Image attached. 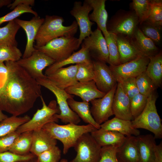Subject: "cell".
<instances>
[{
  "mask_svg": "<svg viewBox=\"0 0 162 162\" xmlns=\"http://www.w3.org/2000/svg\"><path fill=\"white\" fill-rule=\"evenodd\" d=\"M8 70L0 90V110L18 116L28 112L41 95V86L16 62H5Z\"/></svg>",
  "mask_w": 162,
  "mask_h": 162,
  "instance_id": "obj_1",
  "label": "cell"
},
{
  "mask_svg": "<svg viewBox=\"0 0 162 162\" xmlns=\"http://www.w3.org/2000/svg\"><path fill=\"white\" fill-rule=\"evenodd\" d=\"M44 19L36 36L35 46H43L57 38L74 36L77 32L78 26L75 20L65 26L63 24L64 20L61 16L46 15Z\"/></svg>",
  "mask_w": 162,
  "mask_h": 162,
  "instance_id": "obj_2",
  "label": "cell"
},
{
  "mask_svg": "<svg viewBox=\"0 0 162 162\" xmlns=\"http://www.w3.org/2000/svg\"><path fill=\"white\" fill-rule=\"evenodd\" d=\"M42 129L52 138L61 141L63 146V153L66 154L74 147L78 139L82 134L91 133L96 129L87 124L79 125L73 123L58 124L52 122L45 125Z\"/></svg>",
  "mask_w": 162,
  "mask_h": 162,
  "instance_id": "obj_3",
  "label": "cell"
},
{
  "mask_svg": "<svg viewBox=\"0 0 162 162\" xmlns=\"http://www.w3.org/2000/svg\"><path fill=\"white\" fill-rule=\"evenodd\" d=\"M157 98L154 92L148 97L145 109L139 115L131 121V123L134 128L148 130L154 134L155 139H161L162 138V120L156 109Z\"/></svg>",
  "mask_w": 162,
  "mask_h": 162,
  "instance_id": "obj_4",
  "label": "cell"
},
{
  "mask_svg": "<svg viewBox=\"0 0 162 162\" xmlns=\"http://www.w3.org/2000/svg\"><path fill=\"white\" fill-rule=\"evenodd\" d=\"M36 80L40 86L49 89L56 96L60 111L59 114H56V117L64 123L78 124L80 122L81 119L70 108L67 102V100L73 98L74 96L67 93L65 90L57 87L46 76Z\"/></svg>",
  "mask_w": 162,
  "mask_h": 162,
  "instance_id": "obj_5",
  "label": "cell"
},
{
  "mask_svg": "<svg viewBox=\"0 0 162 162\" xmlns=\"http://www.w3.org/2000/svg\"><path fill=\"white\" fill-rule=\"evenodd\" d=\"M34 47L35 50L43 53L57 62L69 56L80 46L78 38L71 36L57 38L43 46Z\"/></svg>",
  "mask_w": 162,
  "mask_h": 162,
  "instance_id": "obj_6",
  "label": "cell"
},
{
  "mask_svg": "<svg viewBox=\"0 0 162 162\" xmlns=\"http://www.w3.org/2000/svg\"><path fill=\"white\" fill-rule=\"evenodd\" d=\"M41 109H38L33 117L28 121L19 126L16 131L19 134L26 131H33L42 129L46 124L52 122H58L56 115L60 112L56 100L51 101L47 105L42 95Z\"/></svg>",
  "mask_w": 162,
  "mask_h": 162,
  "instance_id": "obj_7",
  "label": "cell"
},
{
  "mask_svg": "<svg viewBox=\"0 0 162 162\" xmlns=\"http://www.w3.org/2000/svg\"><path fill=\"white\" fill-rule=\"evenodd\" d=\"M139 25L138 18L132 10H120L107 21L108 33L132 37Z\"/></svg>",
  "mask_w": 162,
  "mask_h": 162,
  "instance_id": "obj_8",
  "label": "cell"
},
{
  "mask_svg": "<svg viewBox=\"0 0 162 162\" xmlns=\"http://www.w3.org/2000/svg\"><path fill=\"white\" fill-rule=\"evenodd\" d=\"M73 147L76 154L69 162H98L100 159L101 147L90 133L81 135Z\"/></svg>",
  "mask_w": 162,
  "mask_h": 162,
  "instance_id": "obj_9",
  "label": "cell"
},
{
  "mask_svg": "<svg viewBox=\"0 0 162 162\" xmlns=\"http://www.w3.org/2000/svg\"><path fill=\"white\" fill-rule=\"evenodd\" d=\"M55 62L43 53L35 50L30 56L21 58L16 62L32 77L37 80L44 77L43 70Z\"/></svg>",
  "mask_w": 162,
  "mask_h": 162,
  "instance_id": "obj_10",
  "label": "cell"
},
{
  "mask_svg": "<svg viewBox=\"0 0 162 162\" xmlns=\"http://www.w3.org/2000/svg\"><path fill=\"white\" fill-rule=\"evenodd\" d=\"M92 10L90 4L85 0L83 3L80 1L75 2L70 11L79 28L80 34L78 38L79 46L84 40L89 36L93 32L92 27L94 23L90 21L89 17V13Z\"/></svg>",
  "mask_w": 162,
  "mask_h": 162,
  "instance_id": "obj_11",
  "label": "cell"
},
{
  "mask_svg": "<svg viewBox=\"0 0 162 162\" xmlns=\"http://www.w3.org/2000/svg\"><path fill=\"white\" fill-rule=\"evenodd\" d=\"M82 44L88 49L91 57L95 60L108 63L109 54L106 41L98 28L86 38Z\"/></svg>",
  "mask_w": 162,
  "mask_h": 162,
  "instance_id": "obj_12",
  "label": "cell"
},
{
  "mask_svg": "<svg viewBox=\"0 0 162 162\" xmlns=\"http://www.w3.org/2000/svg\"><path fill=\"white\" fill-rule=\"evenodd\" d=\"M117 84L102 98L94 99L90 102L92 104L90 108L92 115L95 122L99 125L108 120L110 117L113 115L112 102Z\"/></svg>",
  "mask_w": 162,
  "mask_h": 162,
  "instance_id": "obj_13",
  "label": "cell"
},
{
  "mask_svg": "<svg viewBox=\"0 0 162 162\" xmlns=\"http://www.w3.org/2000/svg\"><path fill=\"white\" fill-rule=\"evenodd\" d=\"M149 58L142 56L116 66H109L116 80L129 77L136 78L145 71Z\"/></svg>",
  "mask_w": 162,
  "mask_h": 162,
  "instance_id": "obj_14",
  "label": "cell"
},
{
  "mask_svg": "<svg viewBox=\"0 0 162 162\" xmlns=\"http://www.w3.org/2000/svg\"><path fill=\"white\" fill-rule=\"evenodd\" d=\"M94 79L98 88L105 94L110 91L117 82L112 73L106 63L97 60L92 61Z\"/></svg>",
  "mask_w": 162,
  "mask_h": 162,
  "instance_id": "obj_15",
  "label": "cell"
},
{
  "mask_svg": "<svg viewBox=\"0 0 162 162\" xmlns=\"http://www.w3.org/2000/svg\"><path fill=\"white\" fill-rule=\"evenodd\" d=\"M44 19L38 16H34L29 20L18 18L14 20L25 31L27 37V43L22 58L30 56L35 50L34 43L38 30L44 21Z\"/></svg>",
  "mask_w": 162,
  "mask_h": 162,
  "instance_id": "obj_16",
  "label": "cell"
},
{
  "mask_svg": "<svg viewBox=\"0 0 162 162\" xmlns=\"http://www.w3.org/2000/svg\"><path fill=\"white\" fill-rule=\"evenodd\" d=\"M77 68V64L62 67L46 76L57 87L65 90L78 82L76 79Z\"/></svg>",
  "mask_w": 162,
  "mask_h": 162,
  "instance_id": "obj_17",
  "label": "cell"
},
{
  "mask_svg": "<svg viewBox=\"0 0 162 162\" xmlns=\"http://www.w3.org/2000/svg\"><path fill=\"white\" fill-rule=\"evenodd\" d=\"M112 107L115 117L127 120L133 119L130 110V99L124 91L119 82H117Z\"/></svg>",
  "mask_w": 162,
  "mask_h": 162,
  "instance_id": "obj_18",
  "label": "cell"
},
{
  "mask_svg": "<svg viewBox=\"0 0 162 162\" xmlns=\"http://www.w3.org/2000/svg\"><path fill=\"white\" fill-rule=\"evenodd\" d=\"M65 90L68 94L79 97L82 101L88 103L94 99L102 98L106 94L98 88L94 80L78 82Z\"/></svg>",
  "mask_w": 162,
  "mask_h": 162,
  "instance_id": "obj_19",
  "label": "cell"
},
{
  "mask_svg": "<svg viewBox=\"0 0 162 162\" xmlns=\"http://www.w3.org/2000/svg\"><path fill=\"white\" fill-rule=\"evenodd\" d=\"M116 35L121 64L141 57L146 56L131 37L122 35Z\"/></svg>",
  "mask_w": 162,
  "mask_h": 162,
  "instance_id": "obj_20",
  "label": "cell"
},
{
  "mask_svg": "<svg viewBox=\"0 0 162 162\" xmlns=\"http://www.w3.org/2000/svg\"><path fill=\"white\" fill-rule=\"evenodd\" d=\"M118 162H141L136 136H126L123 144L117 148Z\"/></svg>",
  "mask_w": 162,
  "mask_h": 162,
  "instance_id": "obj_21",
  "label": "cell"
},
{
  "mask_svg": "<svg viewBox=\"0 0 162 162\" xmlns=\"http://www.w3.org/2000/svg\"><path fill=\"white\" fill-rule=\"evenodd\" d=\"M90 133L101 147L111 146L118 148L123 144L126 138L125 136L118 132L101 128Z\"/></svg>",
  "mask_w": 162,
  "mask_h": 162,
  "instance_id": "obj_22",
  "label": "cell"
},
{
  "mask_svg": "<svg viewBox=\"0 0 162 162\" xmlns=\"http://www.w3.org/2000/svg\"><path fill=\"white\" fill-rule=\"evenodd\" d=\"M92 8V12L89 14L91 21L96 23L98 28L101 31L104 36L108 34L106 25L108 14L106 9V0H87Z\"/></svg>",
  "mask_w": 162,
  "mask_h": 162,
  "instance_id": "obj_23",
  "label": "cell"
},
{
  "mask_svg": "<svg viewBox=\"0 0 162 162\" xmlns=\"http://www.w3.org/2000/svg\"><path fill=\"white\" fill-rule=\"evenodd\" d=\"M92 60L88 49L82 45L81 48L78 51L74 52L66 59L58 62H55L47 67L45 70V75L47 76L58 69L68 64H78Z\"/></svg>",
  "mask_w": 162,
  "mask_h": 162,
  "instance_id": "obj_24",
  "label": "cell"
},
{
  "mask_svg": "<svg viewBox=\"0 0 162 162\" xmlns=\"http://www.w3.org/2000/svg\"><path fill=\"white\" fill-rule=\"evenodd\" d=\"M57 143V140L51 137L42 129L33 131L30 152L37 156L56 146Z\"/></svg>",
  "mask_w": 162,
  "mask_h": 162,
  "instance_id": "obj_25",
  "label": "cell"
},
{
  "mask_svg": "<svg viewBox=\"0 0 162 162\" xmlns=\"http://www.w3.org/2000/svg\"><path fill=\"white\" fill-rule=\"evenodd\" d=\"M100 128L117 131L126 136H137L140 134L139 130L132 126L131 121L125 120L116 117L102 123L100 125Z\"/></svg>",
  "mask_w": 162,
  "mask_h": 162,
  "instance_id": "obj_26",
  "label": "cell"
},
{
  "mask_svg": "<svg viewBox=\"0 0 162 162\" xmlns=\"http://www.w3.org/2000/svg\"><path fill=\"white\" fill-rule=\"evenodd\" d=\"M141 162H154L155 138L151 134L136 136Z\"/></svg>",
  "mask_w": 162,
  "mask_h": 162,
  "instance_id": "obj_27",
  "label": "cell"
},
{
  "mask_svg": "<svg viewBox=\"0 0 162 162\" xmlns=\"http://www.w3.org/2000/svg\"><path fill=\"white\" fill-rule=\"evenodd\" d=\"M67 102L70 108L84 122L92 125L96 129L100 128V125L95 122L92 115L89 103L77 101L73 98L68 99Z\"/></svg>",
  "mask_w": 162,
  "mask_h": 162,
  "instance_id": "obj_28",
  "label": "cell"
},
{
  "mask_svg": "<svg viewBox=\"0 0 162 162\" xmlns=\"http://www.w3.org/2000/svg\"><path fill=\"white\" fill-rule=\"evenodd\" d=\"M145 72L157 88L162 82V52L161 50L149 58Z\"/></svg>",
  "mask_w": 162,
  "mask_h": 162,
  "instance_id": "obj_29",
  "label": "cell"
},
{
  "mask_svg": "<svg viewBox=\"0 0 162 162\" xmlns=\"http://www.w3.org/2000/svg\"><path fill=\"white\" fill-rule=\"evenodd\" d=\"M132 38L142 53L146 57L149 58L157 54L160 51L155 43L143 34L139 26Z\"/></svg>",
  "mask_w": 162,
  "mask_h": 162,
  "instance_id": "obj_30",
  "label": "cell"
},
{
  "mask_svg": "<svg viewBox=\"0 0 162 162\" xmlns=\"http://www.w3.org/2000/svg\"><path fill=\"white\" fill-rule=\"evenodd\" d=\"M32 132L33 131H26L20 134L15 139L9 151L21 155L30 153Z\"/></svg>",
  "mask_w": 162,
  "mask_h": 162,
  "instance_id": "obj_31",
  "label": "cell"
},
{
  "mask_svg": "<svg viewBox=\"0 0 162 162\" xmlns=\"http://www.w3.org/2000/svg\"><path fill=\"white\" fill-rule=\"evenodd\" d=\"M20 28L14 20L10 21L5 26L0 28V44L17 46L16 34Z\"/></svg>",
  "mask_w": 162,
  "mask_h": 162,
  "instance_id": "obj_32",
  "label": "cell"
},
{
  "mask_svg": "<svg viewBox=\"0 0 162 162\" xmlns=\"http://www.w3.org/2000/svg\"><path fill=\"white\" fill-rule=\"evenodd\" d=\"M27 115L22 117L12 116L0 122V137L16 130L18 128L31 119Z\"/></svg>",
  "mask_w": 162,
  "mask_h": 162,
  "instance_id": "obj_33",
  "label": "cell"
},
{
  "mask_svg": "<svg viewBox=\"0 0 162 162\" xmlns=\"http://www.w3.org/2000/svg\"><path fill=\"white\" fill-rule=\"evenodd\" d=\"M130 7L137 16L140 25L146 21L149 15L151 0H133L130 4Z\"/></svg>",
  "mask_w": 162,
  "mask_h": 162,
  "instance_id": "obj_34",
  "label": "cell"
},
{
  "mask_svg": "<svg viewBox=\"0 0 162 162\" xmlns=\"http://www.w3.org/2000/svg\"><path fill=\"white\" fill-rule=\"evenodd\" d=\"M104 37L106 41L109 54L108 63L110 66H112L120 64L116 35L108 33V34Z\"/></svg>",
  "mask_w": 162,
  "mask_h": 162,
  "instance_id": "obj_35",
  "label": "cell"
},
{
  "mask_svg": "<svg viewBox=\"0 0 162 162\" xmlns=\"http://www.w3.org/2000/svg\"><path fill=\"white\" fill-rule=\"evenodd\" d=\"M22 56L21 51L17 46L0 44V63L8 61L17 62Z\"/></svg>",
  "mask_w": 162,
  "mask_h": 162,
  "instance_id": "obj_36",
  "label": "cell"
},
{
  "mask_svg": "<svg viewBox=\"0 0 162 162\" xmlns=\"http://www.w3.org/2000/svg\"><path fill=\"white\" fill-rule=\"evenodd\" d=\"M136 79L139 93L142 95L148 97L157 88L145 71L137 76Z\"/></svg>",
  "mask_w": 162,
  "mask_h": 162,
  "instance_id": "obj_37",
  "label": "cell"
},
{
  "mask_svg": "<svg viewBox=\"0 0 162 162\" xmlns=\"http://www.w3.org/2000/svg\"><path fill=\"white\" fill-rule=\"evenodd\" d=\"M77 64L76 79L78 82H86L94 80V76L92 60Z\"/></svg>",
  "mask_w": 162,
  "mask_h": 162,
  "instance_id": "obj_38",
  "label": "cell"
},
{
  "mask_svg": "<svg viewBox=\"0 0 162 162\" xmlns=\"http://www.w3.org/2000/svg\"><path fill=\"white\" fill-rule=\"evenodd\" d=\"M151 3L150 13L146 21L161 29L162 26V1L151 0Z\"/></svg>",
  "mask_w": 162,
  "mask_h": 162,
  "instance_id": "obj_39",
  "label": "cell"
},
{
  "mask_svg": "<svg viewBox=\"0 0 162 162\" xmlns=\"http://www.w3.org/2000/svg\"><path fill=\"white\" fill-rule=\"evenodd\" d=\"M26 13H31L34 16H38V13L32 9L31 6L26 4H20L11 12L0 17V25L5 22L14 20L22 14Z\"/></svg>",
  "mask_w": 162,
  "mask_h": 162,
  "instance_id": "obj_40",
  "label": "cell"
},
{
  "mask_svg": "<svg viewBox=\"0 0 162 162\" xmlns=\"http://www.w3.org/2000/svg\"><path fill=\"white\" fill-rule=\"evenodd\" d=\"M148 98V97L139 93L130 99V110L133 119L144 110L147 103Z\"/></svg>",
  "mask_w": 162,
  "mask_h": 162,
  "instance_id": "obj_41",
  "label": "cell"
},
{
  "mask_svg": "<svg viewBox=\"0 0 162 162\" xmlns=\"http://www.w3.org/2000/svg\"><path fill=\"white\" fill-rule=\"evenodd\" d=\"M139 27L143 34L151 39L155 44L160 42V29L146 21L140 24Z\"/></svg>",
  "mask_w": 162,
  "mask_h": 162,
  "instance_id": "obj_42",
  "label": "cell"
},
{
  "mask_svg": "<svg viewBox=\"0 0 162 162\" xmlns=\"http://www.w3.org/2000/svg\"><path fill=\"white\" fill-rule=\"evenodd\" d=\"M61 150L56 146L36 156L38 162H59L61 160Z\"/></svg>",
  "mask_w": 162,
  "mask_h": 162,
  "instance_id": "obj_43",
  "label": "cell"
},
{
  "mask_svg": "<svg viewBox=\"0 0 162 162\" xmlns=\"http://www.w3.org/2000/svg\"><path fill=\"white\" fill-rule=\"evenodd\" d=\"M124 91L130 99L139 93L136 82V78L129 77L118 81Z\"/></svg>",
  "mask_w": 162,
  "mask_h": 162,
  "instance_id": "obj_44",
  "label": "cell"
},
{
  "mask_svg": "<svg viewBox=\"0 0 162 162\" xmlns=\"http://www.w3.org/2000/svg\"><path fill=\"white\" fill-rule=\"evenodd\" d=\"M117 149L111 146L101 147L100 158L98 162H118L116 157Z\"/></svg>",
  "mask_w": 162,
  "mask_h": 162,
  "instance_id": "obj_45",
  "label": "cell"
},
{
  "mask_svg": "<svg viewBox=\"0 0 162 162\" xmlns=\"http://www.w3.org/2000/svg\"><path fill=\"white\" fill-rule=\"evenodd\" d=\"M31 153L25 155H19L8 151L0 153V162H17L31 159L34 156Z\"/></svg>",
  "mask_w": 162,
  "mask_h": 162,
  "instance_id": "obj_46",
  "label": "cell"
},
{
  "mask_svg": "<svg viewBox=\"0 0 162 162\" xmlns=\"http://www.w3.org/2000/svg\"><path fill=\"white\" fill-rule=\"evenodd\" d=\"M20 134L15 130L0 137V153L9 151Z\"/></svg>",
  "mask_w": 162,
  "mask_h": 162,
  "instance_id": "obj_47",
  "label": "cell"
},
{
  "mask_svg": "<svg viewBox=\"0 0 162 162\" xmlns=\"http://www.w3.org/2000/svg\"><path fill=\"white\" fill-rule=\"evenodd\" d=\"M8 74V68L4 63H0V90L4 85Z\"/></svg>",
  "mask_w": 162,
  "mask_h": 162,
  "instance_id": "obj_48",
  "label": "cell"
},
{
  "mask_svg": "<svg viewBox=\"0 0 162 162\" xmlns=\"http://www.w3.org/2000/svg\"><path fill=\"white\" fill-rule=\"evenodd\" d=\"M34 0H15L7 7L11 9H14L17 6L20 4H26L32 6L34 5Z\"/></svg>",
  "mask_w": 162,
  "mask_h": 162,
  "instance_id": "obj_49",
  "label": "cell"
},
{
  "mask_svg": "<svg viewBox=\"0 0 162 162\" xmlns=\"http://www.w3.org/2000/svg\"><path fill=\"white\" fill-rule=\"evenodd\" d=\"M154 162H162V142L155 146Z\"/></svg>",
  "mask_w": 162,
  "mask_h": 162,
  "instance_id": "obj_50",
  "label": "cell"
},
{
  "mask_svg": "<svg viewBox=\"0 0 162 162\" xmlns=\"http://www.w3.org/2000/svg\"><path fill=\"white\" fill-rule=\"evenodd\" d=\"M12 2L11 0H0V8L4 6H8Z\"/></svg>",
  "mask_w": 162,
  "mask_h": 162,
  "instance_id": "obj_51",
  "label": "cell"
},
{
  "mask_svg": "<svg viewBox=\"0 0 162 162\" xmlns=\"http://www.w3.org/2000/svg\"><path fill=\"white\" fill-rule=\"evenodd\" d=\"M0 110V122L7 118L8 117L7 116L4 114Z\"/></svg>",
  "mask_w": 162,
  "mask_h": 162,
  "instance_id": "obj_52",
  "label": "cell"
},
{
  "mask_svg": "<svg viewBox=\"0 0 162 162\" xmlns=\"http://www.w3.org/2000/svg\"><path fill=\"white\" fill-rule=\"evenodd\" d=\"M17 162H38V161L37 156H35L34 158L28 160Z\"/></svg>",
  "mask_w": 162,
  "mask_h": 162,
  "instance_id": "obj_53",
  "label": "cell"
}]
</instances>
